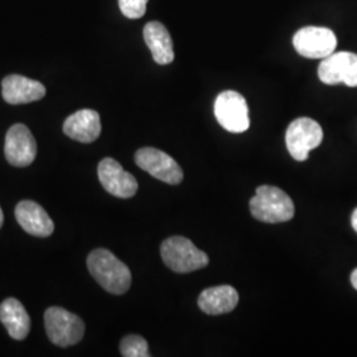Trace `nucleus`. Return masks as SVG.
I'll use <instances>...</instances> for the list:
<instances>
[{
  "label": "nucleus",
  "mask_w": 357,
  "mask_h": 357,
  "mask_svg": "<svg viewBox=\"0 0 357 357\" xmlns=\"http://www.w3.org/2000/svg\"><path fill=\"white\" fill-rule=\"evenodd\" d=\"M91 277L107 293L122 295L131 286V271L126 264L107 249H96L88 257Z\"/></svg>",
  "instance_id": "nucleus-1"
},
{
  "label": "nucleus",
  "mask_w": 357,
  "mask_h": 357,
  "mask_svg": "<svg viewBox=\"0 0 357 357\" xmlns=\"http://www.w3.org/2000/svg\"><path fill=\"white\" fill-rule=\"evenodd\" d=\"M249 208L255 220L266 224L287 222L295 215L291 197L281 188L273 185L258 187Z\"/></svg>",
  "instance_id": "nucleus-2"
},
{
  "label": "nucleus",
  "mask_w": 357,
  "mask_h": 357,
  "mask_svg": "<svg viewBox=\"0 0 357 357\" xmlns=\"http://www.w3.org/2000/svg\"><path fill=\"white\" fill-rule=\"evenodd\" d=\"M160 255L167 268L178 274L204 268L209 264L208 255L199 250L191 240L181 236L165 240L160 246Z\"/></svg>",
  "instance_id": "nucleus-3"
},
{
  "label": "nucleus",
  "mask_w": 357,
  "mask_h": 357,
  "mask_svg": "<svg viewBox=\"0 0 357 357\" xmlns=\"http://www.w3.org/2000/svg\"><path fill=\"white\" fill-rule=\"evenodd\" d=\"M44 323L50 340L63 348L78 344L85 335L84 320L63 307H50L44 314Z\"/></svg>",
  "instance_id": "nucleus-4"
},
{
  "label": "nucleus",
  "mask_w": 357,
  "mask_h": 357,
  "mask_svg": "<svg viewBox=\"0 0 357 357\" xmlns=\"http://www.w3.org/2000/svg\"><path fill=\"white\" fill-rule=\"evenodd\" d=\"M321 141V126L307 116L294 119L286 130V147L296 162L307 160L310 151L319 147Z\"/></svg>",
  "instance_id": "nucleus-5"
},
{
  "label": "nucleus",
  "mask_w": 357,
  "mask_h": 357,
  "mask_svg": "<svg viewBox=\"0 0 357 357\" xmlns=\"http://www.w3.org/2000/svg\"><path fill=\"white\" fill-rule=\"evenodd\" d=\"M215 115L217 122L229 132H245L250 126L246 100L234 90H227L218 94L215 101Z\"/></svg>",
  "instance_id": "nucleus-6"
},
{
  "label": "nucleus",
  "mask_w": 357,
  "mask_h": 357,
  "mask_svg": "<svg viewBox=\"0 0 357 357\" xmlns=\"http://www.w3.org/2000/svg\"><path fill=\"white\" fill-rule=\"evenodd\" d=\"M135 163L153 178L171 185H178L184 178L183 169L178 162L168 153L153 147H143L138 150L135 153Z\"/></svg>",
  "instance_id": "nucleus-7"
},
{
  "label": "nucleus",
  "mask_w": 357,
  "mask_h": 357,
  "mask_svg": "<svg viewBox=\"0 0 357 357\" xmlns=\"http://www.w3.org/2000/svg\"><path fill=\"white\" fill-rule=\"evenodd\" d=\"M293 44L295 51L303 57L326 59L336 50L337 38L328 28L305 26L294 35Z\"/></svg>",
  "instance_id": "nucleus-8"
},
{
  "label": "nucleus",
  "mask_w": 357,
  "mask_h": 357,
  "mask_svg": "<svg viewBox=\"0 0 357 357\" xmlns=\"http://www.w3.org/2000/svg\"><path fill=\"white\" fill-rule=\"evenodd\" d=\"M320 81L327 85L345 84L357 88V54L352 52H337L323 59L318 68Z\"/></svg>",
  "instance_id": "nucleus-9"
},
{
  "label": "nucleus",
  "mask_w": 357,
  "mask_h": 357,
  "mask_svg": "<svg viewBox=\"0 0 357 357\" xmlns=\"http://www.w3.org/2000/svg\"><path fill=\"white\" fill-rule=\"evenodd\" d=\"M4 153L13 167H26L33 163L38 155V144L31 130L23 123H16L7 131Z\"/></svg>",
  "instance_id": "nucleus-10"
},
{
  "label": "nucleus",
  "mask_w": 357,
  "mask_h": 357,
  "mask_svg": "<svg viewBox=\"0 0 357 357\" xmlns=\"http://www.w3.org/2000/svg\"><path fill=\"white\" fill-rule=\"evenodd\" d=\"M98 178L105 191L119 199H130L138 191L137 178L112 158H105L100 162Z\"/></svg>",
  "instance_id": "nucleus-11"
},
{
  "label": "nucleus",
  "mask_w": 357,
  "mask_h": 357,
  "mask_svg": "<svg viewBox=\"0 0 357 357\" xmlns=\"http://www.w3.org/2000/svg\"><path fill=\"white\" fill-rule=\"evenodd\" d=\"M45 86L36 79L11 75L1 81V94L10 105H24L35 102L45 97Z\"/></svg>",
  "instance_id": "nucleus-12"
},
{
  "label": "nucleus",
  "mask_w": 357,
  "mask_h": 357,
  "mask_svg": "<svg viewBox=\"0 0 357 357\" xmlns=\"http://www.w3.org/2000/svg\"><path fill=\"white\" fill-rule=\"evenodd\" d=\"M15 216L19 225L31 236L48 237L54 231V224L51 217L41 205L35 202H20L15 208Z\"/></svg>",
  "instance_id": "nucleus-13"
},
{
  "label": "nucleus",
  "mask_w": 357,
  "mask_h": 357,
  "mask_svg": "<svg viewBox=\"0 0 357 357\" xmlns=\"http://www.w3.org/2000/svg\"><path fill=\"white\" fill-rule=\"evenodd\" d=\"M63 130L73 141L91 143L101 135V118L96 110L82 109L66 118Z\"/></svg>",
  "instance_id": "nucleus-14"
},
{
  "label": "nucleus",
  "mask_w": 357,
  "mask_h": 357,
  "mask_svg": "<svg viewBox=\"0 0 357 357\" xmlns=\"http://www.w3.org/2000/svg\"><path fill=\"white\" fill-rule=\"evenodd\" d=\"M238 301L240 296L237 290L229 284H222L205 289L199 295L197 305L206 315L216 317L231 312L238 305Z\"/></svg>",
  "instance_id": "nucleus-15"
},
{
  "label": "nucleus",
  "mask_w": 357,
  "mask_h": 357,
  "mask_svg": "<svg viewBox=\"0 0 357 357\" xmlns=\"http://www.w3.org/2000/svg\"><path fill=\"white\" fill-rule=\"evenodd\" d=\"M143 38L151 51L153 61L159 65L171 64L175 59L174 44L166 26L159 22H150L144 26Z\"/></svg>",
  "instance_id": "nucleus-16"
},
{
  "label": "nucleus",
  "mask_w": 357,
  "mask_h": 357,
  "mask_svg": "<svg viewBox=\"0 0 357 357\" xmlns=\"http://www.w3.org/2000/svg\"><path fill=\"white\" fill-rule=\"evenodd\" d=\"M0 321L15 340H24L31 330V318L26 310L15 298H7L1 302Z\"/></svg>",
  "instance_id": "nucleus-17"
},
{
  "label": "nucleus",
  "mask_w": 357,
  "mask_h": 357,
  "mask_svg": "<svg viewBox=\"0 0 357 357\" xmlns=\"http://www.w3.org/2000/svg\"><path fill=\"white\" fill-rule=\"evenodd\" d=\"M121 355L125 357H150L149 344L139 335L125 336L119 345Z\"/></svg>",
  "instance_id": "nucleus-18"
},
{
  "label": "nucleus",
  "mask_w": 357,
  "mask_h": 357,
  "mask_svg": "<svg viewBox=\"0 0 357 357\" xmlns=\"http://www.w3.org/2000/svg\"><path fill=\"white\" fill-rule=\"evenodd\" d=\"M149 0H118L121 13L128 19H141L146 13Z\"/></svg>",
  "instance_id": "nucleus-19"
},
{
  "label": "nucleus",
  "mask_w": 357,
  "mask_h": 357,
  "mask_svg": "<svg viewBox=\"0 0 357 357\" xmlns=\"http://www.w3.org/2000/svg\"><path fill=\"white\" fill-rule=\"evenodd\" d=\"M351 224H352V228H354L357 233V208L354 211V213H352V216H351Z\"/></svg>",
  "instance_id": "nucleus-20"
},
{
  "label": "nucleus",
  "mask_w": 357,
  "mask_h": 357,
  "mask_svg": "<svg viewBox=\"0 0 357 357\" xmlns=\"http://www.w3.org/2000/svg\"><path fill=\"white\" fill-rule=\"evenodd\" d=\"M351 283L354 286V289L357 290V268L354 270V273L351 274Z\"/></svg>",
  "instance_id": "nucleus-21"
},
{
  "label": "nucleus",
  "mask_w": 357,
  "mask_h": 357,
  "mask_svg": "<svg viewBox=\"0 0 357 357\" xmlns=\"http://www.w3.org/2000/svg\"><path fill=\"white\" fill-rule=\"evenodd\" d=\"M3 221H4V216H3V211L0 208V228L3 227Z\"/></svg>",
  "instance_id": "nucleus-22"
}]
</instances>
